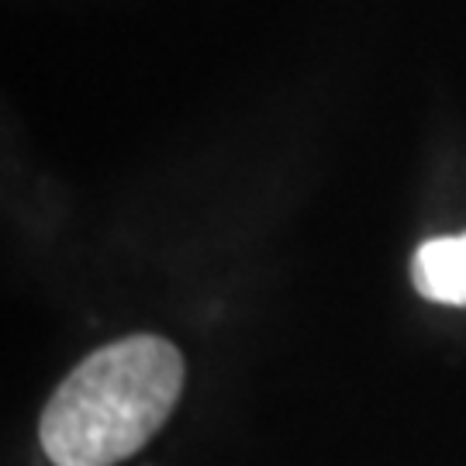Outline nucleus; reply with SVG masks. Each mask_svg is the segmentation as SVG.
I'll return each mask as SVG.
<instances>
[{"mask_svg": "<svg viewBox=\"0 0 466 466\" xmlns=\"http://www.w3.org/2000/svg\"><path fill=\"white\" fill-rule=\"evenodd\" d=\"M184 356L159 335L90 352L42 411L38 439L56 466H117L169 421L184 394Z\"/></svg>", "mask_w": 466, "mask_h": 466, "instance_id": "f257e3e1", "label": "nucleus"}, {"mask_svg": "<svg viewBox=\"0 0 466 466\" xmlns=\"http://www.w3.org/2000/svg\"><path fill=\"white\" fill-rule=\"evenodd\" d=\"M411 277L421 298L439 304H466V235L432 238L418 249Z\"/></svg>", "mask_w": 466, "mask_h": 466, "instance_id": "f03ea898", "label": "nucleus"}]
</instances>
